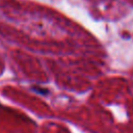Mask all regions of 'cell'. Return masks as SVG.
<instances>
[{"instance_id":"obj_1","label":"cell","mask_w":133,"mask_h":133,"mask_svg":"<svg viewBox=\"0 0 133 133\" xmlns=\"http://www.w3.org/2000/svg\"><path fill=\"white\" fill-rule=\"evenodd\" d=\"M31 88L35 92H38V94H42V95H47L48 94V89L47 88H43V87H39V86H32Z\"/></svg>"}]
</instances>
